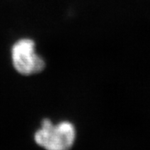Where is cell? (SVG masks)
<instances>
[{
    "instance_id": "1",
    "label": "cell",
    "mask_w": 150,
    "mask_h": 150,
    "mask_svg": "<svg viewBox=\"0 0 150 150\" xmlns=\"http://www.w3.org/2000/svg\"><path fill=\"white\" fill-rule=\"evenodd\" d=\"M76 138V127L67 119L54 122L43 118L33 134V143L42 150H71Z\"/></svg>"
},
{
    "instance_id": "2",
    "label": "cell",
    "mask_w": 150,
    "mask_h": 150,
    "mask_svg": "<svg viewBox=\"0 0 150 150\" xmlns=\"http://www.w3.org/2000/svg\"><path fill=\"white\" fill-rule=\"evenodd\" d=\"M10 61L18 74L30 77L42 73L46 62L37 52L35 41L28 37L17 39L10 48Z\"/></svg>"
}]
</instances>
